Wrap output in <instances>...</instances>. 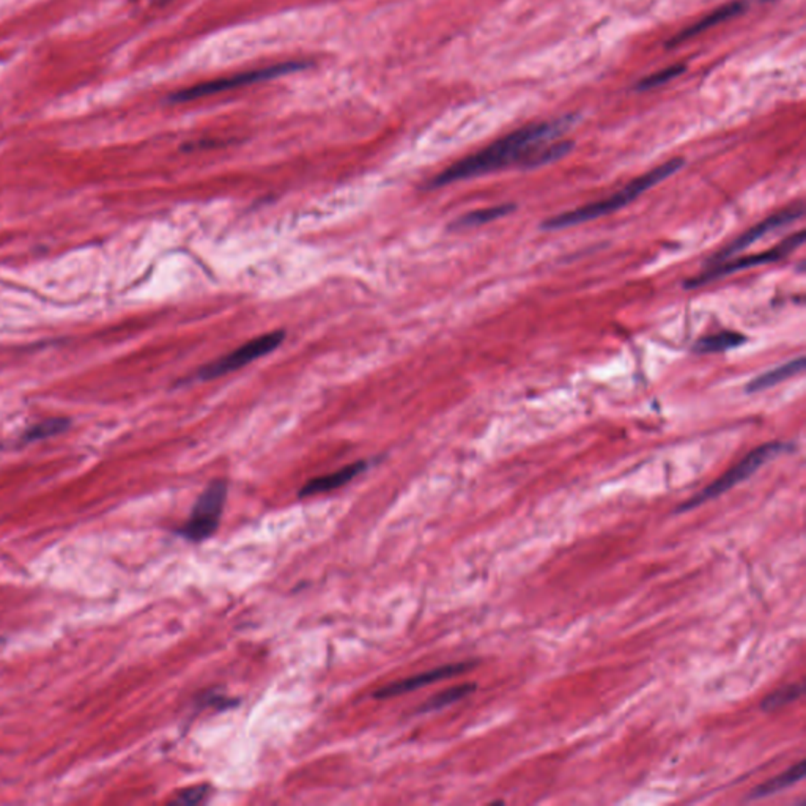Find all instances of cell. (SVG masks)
Here are the masks:
<instances>
[{"mask_svg": "<svg viewBox=\"0 0 806 806\" xmlns=\"http://www.w3.org/2000/svg\"><path fill=\"white\" fill-rule=\"evenodd\" d=\"M227 493L228 482L226 479L210 482L195 501L188 520L183 523V527H178L176 533L194 544L210 539L218 531L221 523Z\"/></svg>", "mask_w": 806, "mask_h": 806, "instance_id": "obj_4", "label": "cell"}, {"mask_svg": "<svg viewBox=\"0 0 806 806\" xmlns=\"http://www.w3.org/2000/svg\"><path fill=\"white\" fill-rule=\"evenodd\" d=\"M802 693H803V685H802V683H793V685H787V687L776 690V691H774L772 695H768L767 698L762 701V710L772 712V710L780 709L783 706H786V704H791V702L795 701V699H799Z\"/></svg>", "mask_w": 806, "mask_h": 806, "instance_id": "obj_17", "label": "cell"}, {"mask_svg": "<svg viewBox=\"0 0 806 806\" xmlns=\"http://www.w3.org/2000/svg\"><path fill=\"white\" fill-rule=\"evenodd\" d=\"M802 216H803L802 205L791 207V209L783 210V211H778L775 215L768 216L767 219L756 224L754 227L748 228L747 232H743L741 236H737L734 241H731L728 246L722 249L720 253H716L714 257H710L707 268L720 265L723 262H728L735 254H739L742 251H745L747 247L754 244L756 241L762 240L766 235L774 232V230H778V228L786 227L791 222L797 221Z\"/></svg>", "mask_w": 806, "mask_h": 806, "instance_id": "obj_8", "label": "cell"}, {"mask_svg": "<svg viewBox=\"0 0 806 806\" xmlns=\"http://www.w3.org/2000/svg\"><path fill=\"white\" fill-rule=\"evenodd\" d=\"M682 158H674L666 163L660 164L657 167L646 172L644 176H639L635 180H631L629 184H625L624 188L619 189L618 193L602 199V201L592 202L583 207L566 211L558 216H553L550 219H546L542 224L544 230H562V228L575 227L579 224L594 221L604 216H610L616 213L619 210L624 209L627 205H630L631 202L637 201L639 195L647 193L649 189L657 186L660 183L674 176L676 172L682 169Z\"/></svg>", "mask_w": 806, "mask_h": 806, "instance_id": "obj_2", "label": "cell"}, {"mask_svg": "<svg viewBox=\"0 0 806 806\" xmlns=\"http://www.w3.org/2000/svg\"><path fill=\"white\" fill-rule=\"evenodd\" d=\"M575 120L577 117L566 116L550 122L527 124L506 137H501L496 142L490 143L475 155L463 158L456 164L449 166L448 169L442 170L440 176L432 180L430 188H442L452 183L487 176L517 164L527 167V163L534 157V153L546 143L554 141L556 137H560L562 133H566L575 124Z\"/></svg>", "mask_w": 806, "mask_h": 806, "instance_id": "obj_1", "label": "cell"}, {"mask_svg": "<svg viewBox=\"0 0 806 806\" xmlns=\"http://www.w3.org/2000/svg\"><path fill=\"white\" fill-rule=\"evenodd\" d=\"M805 241V232L800 230L797 234L787 236L786 240L781 241L780 244L759 253V254L745 255L741 259H729L728 262H723L716 267L706 268L701 274H698L693 279L687 280L685 287L687 288H698V287L707 286L709 282L716 279H722L725 276L743 271L747 268L761 267V265H768L774 262H780L793 254V251H797Z\"/></svg>", "mask_w": 806, "mask_h": 806, "instance_id": "obj_6", "label": "cell"}, {"mask_svg": "<svg viewBox=\"0 0 806 806\" xmlns=\"http://www.w3.org/2000/svg\"><path fill=\"white\" fill-rule=\"evenodd\" d=\"M473 665L475 664H469V662L444 665V666H440V668H435V670L419 673L416 676L407 677V679H402V681H397V682L384 685V687L378 689L377 691L373 693V698H377V699H388V698L402 696L405 695V693H410V691H415V690L423 689V687L432 685V683L444 681V679L459 676V674H462L465 671H468Z\"/></svg>", "mask_w": 806, "mask_h": 806, "instance_id": "obj_9", "label": "cell"}, {"mask_svg": "<svg viewBox=\"0 0 806 806\" xmlns=\"http://www.w3.org/2000/svg\"><path fill=\"white\" fill-rule=\"evenodd\" d=\"M367 467H369V463L359 460V462L347 465L344 468L338 469L330 475L313 477L301 487L298 496L299 498H307V496H315V494L328 493L332 490H338V488L350 484L356 476L364 473Z\"/></svg>", "mask_w": 806, "mask_h": 806, "instance_id": "obj_10", "label": "cell"}, {"mask_svg": "<svg viewBox=\"0 0 806 806\" xmlns=\"http://www.w3.org/2000/svg\"><path fill=\"white\" fill-rule=\"evenodd\" d=\"M284 339H286V331H282V330L270 331L267 334H262L259 338L251 339L221 358L203 365L197 372V378L215 380V378L224 377L227 373L238 371L241 367L254 363L255 359L263 358V356H267L268 353L276 350L282 344Z\"/></svg>", "mask_w": 806, "mask_h": 806, "instance_id": "obj_7", "label": "cell"}, {"mask_svg": "<svg viewBox=\"0 0 806 806\" xmlns=\"http://www.w3.org/2000/svg\"><path fill=\"white\" fill-rule=\"evenodd\" d=\"M683 72H685V66L683 65L668 66V68L654 73L647 78H644L643 81H639L637 85V90H652V89L660 87V85L668 84L673 79L679 78Z\"/></svg>", "mask_w": 806, "mask_h": 806, "instance_id": "obj_19", "label": "cell"}, {"mask_svg": "<svg viewBox=\"0 0 806 806\" xmlns=\"http://www.w3.org/2000/svg\"><path fill=\"white\" fill-rule=\"evenodd\" d=\"M514 210L515 205H512V203L496 205V207H490V209L476 210V211H471L468 215L462 216L460 219H457L454 227H479V226H484V224H488V222H493L496 219H500V218L510 215Z\"/></svg>", "mask_w": 806, "mask_h": 806, "instance_id": "obj_16", "label": "cell"}, {"mask_svg": "<svg viewBox=\"0 0 806 806\" xmlns=\"http://www.w3.org/2000/svg\"><path fill=\"white\" fill-rule=\"evenodd\" d=\"M210 786L207 783L197 785V786L188 787L183 793L176 795V799L172 800V803L178 805H199L209 795Z\"/></svg>", "mask_w": 806, "mask_h": 806, "instance_id": "obj_20", "label": "cell"}, {"mask_svg": "<svg viewBox=\"0 0 806 806\" xmlns=\"http://www.w3.org/2000/svg\"><path fill=\"white\" fill-rule=\"evenodd\" d=\"M0 643H2V639H0Z\"/></svg>", "mask_w": 806, "mask_h": 806, "instance_id": "obj_21", "label": "cell"}, {"mask_svg": "<svg viewBox=\"0 0 806 806\" xmlns=\"http://www.w3.org/2000/svg\"><path fill=\"white\" fill-rule=\"evenodd\" d=\"M745 8H747V4L745 2H742V0H737V2H731V4H725L720 8H716L714 10L712 13L707 14V16H704L701 20L695 22V24H691V26L687 27V29H683L682 32L677 33L673 37L670 43H666V46L681 45V43H685V41H689V39H693L696 35H699V33H704L706 30H709L712 27L718 26V24H722L725 21L731 20V18H734L737 14L743 13L745 12Z\"/></svg>", "mask_w": 806, "mask_h": 806, "instance_id": "obj_11", "label": "cell"}, {"mask_svg": "<svg viewBox=\"0 0 806 806\" xmlns=\"http://www.w3.org/2000/svg\"><path fill=\"white\" fill-rule=\"evenodd\" d=\"M68 425H70L68 419H62V417L49 419V421L39 424V425H35V427L29 430L24 435V440L27 442H37V440H45V438H49V436L59 435L64 430L68 429Z\"/></svg>", "mask_w": 806, "mask_h": 806, "instance_id": "obj_18", "label": "cell"}, {"mask_svg": "<svg viewBox=\"0 0 806 806\" xmlns=\"http://www.w3.org/2000/svg\"><path fill=\"white\" fill-rule=\"evenodd\" d=\"M787 446L785 442H774L761 444L759 448L753 449L750 454L743 457L741 462L735 463L733 468L728 469L725 475L720 476L716 482H712L709 487L704 488L699 493L695 494L693 498L685 501L676 509V514H683L693 509L699 508L702 504H706L707 501L716 500L723 493H726L731 488L739 485L741 482L747 481L750 476H753L758 469L761 468L764 463L770 462L772 459L780 456L783 450H786Z\"/></svg>", "mask_w": 806, "mask_h": 806, "instance_id": "obj_3", "label": "cell"}, {"mask_svg": "<svg viewBox=\"0 0 806 806\" xmlns=\"http://www.w3.org/2000/svg\"><path fill=\"white\" fill-rule=\"evenodd\" d=\"M748 339L741 332L725 331L712 336L701 338L695 345L693 350L702 355H709V353H723V351L733 350L741 345L745 344Z\"/></svg>", "mask_w": 806, "mask_h": 806, "instance_id": "obj_14", "label": "cell"}, {"mask_svg": "<svg viewBox=\"0 0 806 806\" xmlns=\"http://www.w3.org/2000/svg\"><path fill=\"white\" fill-rule=\"evenodd\" d=\"M304 68H306V64H301V62H287V64H280V65L257 68V70H251V72L235 74L232 78L215 79V81H209V82L193 85V87L184 89V90L176 91L170 97V99L174 103H189V101H195V99H201V98L213 97V95L224 93V91L234 90V89H240V87H246V85L259 84V82H265V81H270V79L280 78V76L292 74V73L304 70Z\"/></svg>", "mask_w": 806, "mask_h": 806, "instance_id": "obj_5", "label": "cell"}, {"mask_svg": "<svg viewBox=\"0 0 806 806\" xmlns=\"http://www.w3.org/2000/svg\"><path fill=\"white\" fill-rule=\"evenodd\" d=\"M476 689H477L476 683H462V685L450 687V689L444 690V691L438 693V695L432 696L430 699H427L424 704H421V707L417 709V712L425 714V712L444 709V707H448L450 704L460 701L463 698L471 695Z\"/></svg>", "mask_w": 806, "mask_h": 806, "instance_id": "obj_15", "label": "cell"}, {"mask_svg": "<svg viewBox=\"0 0 806 806\" xmlns=\"http://www.w3.org/2000/svg\"><path fill=\"white\" fill-rule=\"evenodd\" d=\"M805 772V761H800L799 764H795L793 767L787 768L786 772L776 775V776L770 778V780L766 781V783H762L759 786L754 787L753 791L748 795V799H766L768 795H774V793H780L783 789L793 786V785H797L799 781L803 780Z\"/></svg>", "mask_w": 806, "mask_h": 806, "instance_id": "obj_13", "label": "cell"}, {"mask_svg": "<svg viewBox=\"0 0 806 806\" xmlns=\"http://www.w3.org/2000/svg\"><path fill=\"white\" fill-rule=\"evenodd\" d=\"M803 369H805V356L791 359V361H787L785 364L778 365V367L770 369V371L764 372L761 375L753 378V380L747 384V392H761V390L775 388V386H778V384L783 383V382H786L789 378L799 375V373L803 372Z\"/></svg>", "mask_w": 806, "mask_h": 806, "instance_id": "obj_12", "label": "cell"}]
</instances>
